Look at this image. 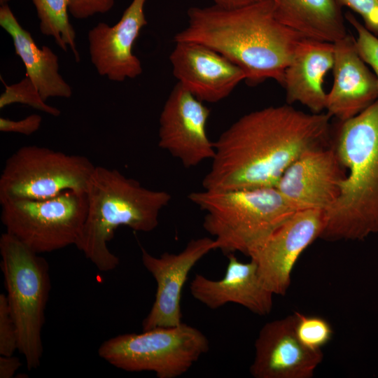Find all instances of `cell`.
Listing matches in <instances>:
<instances>
[{"instance_id":"cell-1","label":"cell","mask_w":378,"mask_h":378,"mask_svg":"<svg viewBox=\"0 0 378 378\" xmlns=\"http://www.w3.org/2000/svg\"><path fill=\"white\" fill-rule=\"evenodd\" d=\"M330 115L307 113L290 104L268 106L240 117L214 142L204 190L275 187L307 150L331 140Z\"/></svg>"},{"instance_id":"cell-2","label":"cell","mask_w":378,"mask_h":378,"mask_svg":"<svg viewBox=\"0 0 378 378\" xmlns=\"http://www.w3.org/2000/svg\"><path fill=\"white\" fill-rule=\"evenodd\" d=\"M188 25L174 41L200 43L240 67L245 81L255 85L273 79L282 85L286 69L304 37L280 22L270 0L236 8L193 6Z\"/></svg>"},{"instance_id":"cell-3","label":"cell","mask_w":378,"mask_h":378,"mask_svg":"<svg viewBox=\"0 0 378 378\" xmlns=\"http://www.w3.org/2000/svg\"><path fill=\"white\" fill-rule=\"evenodd\" d=\"M331 142L349 172L337 199L324 211L320 238L363 240L378 233V99L356 116L337 120Z\"/></svg>"},{"instance_id":"cell-4","label":"cell","mask_w":378,"mask_h":378,"mask_svg":"<svg viewBox=\"0 0 378 378\" xmlns=\"http://www.w3.org/2000/svg\"><path fill=\"white\" fill-rule=\"evenodd\" d=\"M85 194L87 216L75 246L101 272L112 271L120 263L108 248L116 229L153 230L172 198L166 191L146 188L118 170L102 166L95 167Z\"/></svg>"},{"instance_id":"cell-5","label":"cell","mask_w":378,"mask_h":378,"mask_svg":"<svg viewBox=\"0 0 378 378\" xmlns=\"http://www.w3.org/2000/svg\"><path fill=\"white\" fill-rule=\"evenodd\" d=\"M205 212L204 230L217 249L248 256L297 211L276 187L232 190H204L188 195Z\"/></svg>"},{"instance_id":"cell-6","label":"cell","mask_w":378,"mask_h":378,"mask_svg":"<svg viewBox=\"0 0 378 378\" xmlns=\"http://www.w3.org/2000/svg\"><path fill=\"white\" fill-rule=\"evenodd\" d=\"M0 255L6 298L18 330V350L27 369H36L43 355L41 331L51 287L49 265L6 232L0 237Z\"/></svg>"},{"instance_id":"cell-7","label":"cell","mask_w":378,"mask_h":378,"mask_svg":"<svg viewBox=\"0 0 378 378\" xmlns=\"http://www.w3.org/2000/svg\"><path fill=\"white\" fill-rule=\"evenodd\" d=\"M209 349V342L203 332L181 323L111 337L100 345L98 354L125 371H150L159 378H176Z\"/></svg>"},{"instance_id":"cell-8","label":"cell","mask_w":378,"mask_h":378,"mask_svg":"<svg viewBox=\"0 0 378 378\" xmlns=\"http://www.w3.org/2000/svg\"><path fill=\"white\" fill-rule=\"evenodd\" d=\"M95 167L85 156L22 146L6 160L0 176V203L48 199L69 190L85 192Z\"/></svg>"},{"instance_id":"cell-9","label":"cell","mask_w":378,"mask_h":378,"mask_svg":"<svg viewBox=\"0 0 378 378\" xmlns=\"http://www.w3.org/2000/svg\"><path fill=\"white\" fill-rule=\"evenodd\" d=\"M0 204L6 232L38 254L76 245L88 210L85 192L72 190L48 199Z\"/></svg>"},{"instance_id":"cell-10","label":"cell","mask_w":378,"mask_h":378,"mask_svg":"<svg viewBox=\"0 0 378 378\" xmlns=\"http://www.w3.org/2000/svg\"><path fill=\"white\" fill-rule=\"evenodd\" d=\"M324 223L323 210H298L251 254L262 284L274 295L286 293L294 265L302 252L321 237Z\"/></svg>"},{"instance_id":"cell-11","label":"cell","mask_w":378,"mask_h":378,"mask_svg":"<svg viewBox=\"0 0 378 378\" xmlns=\"http://www.w3.org/2000/svg\"><path fill=\"white\" fill-rule=\"evenodd\" d=\"M210 109L177 83L167 97L159 118L158 146L186 168L212 159L214 142L207 135Z\"/></svg>"},{"instance_id":"cell-12","label":"cell","mask_w":378,"mask_h":378,"mask_svg":"<svg viewBox=\"0 0 378 378\" xmlns=\"http://www.w3.org/2000/svg\"><path fill=\"white\" fill-rule=\"evenodd\" d=\"M329 144L304 151L286 169L275 186L298 210L326 211L340 195L346 174Z\"/></svg>"},{"instance_id":"cell-13","label":"cell","mask_w":378,"mask_h":378,"mask_svg":"<svg viewBox=\"0 0 378 378\" xmlns=\"http://www.w3.org/2000/svg\"><path fill=\"white\" fill-rule=\"evenodd\" d=\"M215 249L216 242L209 237L192 239L180 253L165 252L159 257L141 248L143 265L157 283L155 300L142 322L143 330L182 323L181 292L188 274L201 258Z\"/></svg>"},{"instance_id":"cell-14","label":"cell","mask_w":378,"mask_h":378,"mask_svg":"<svg viewBox=\"0 0 378 378\" xmlns=\"http://www.w3.org/2000/svg\"><path fill=\"white\" fill-rule=\"evenodd\" d=\"M169 61L177 83L202 102H218L246 80L240 67L200 43L175 42Z\"/></svg>"},{"instance_id":"cell-15","label":"cell","mask_w":378,"mask_h":378,"mask_svg":"<svg viewBox=\"0 0 378 378\" xmlns=\"http://www.w3.org/2000/svg\"><path fill=\"white\" fill-rule=\"evenodd\" d=\"M146 0H132L119 21L110 26L99 22L88 34L90 60L97 73L114 82L135 78L143 71L133 46L147 24Z\"/></svg>"},{"instance_id":"cell-16","label":"cell","mask_w":378,"mask_h":378,"mask_svg":"<svg viewBox=\"0 0 378 378\" xmlns=\"http://www.w3.org/2000/svg\"><path fill=\"white\" fill-rule=\"evenodd\" d=\"M295 314L267 323L255 342L250 372L255 378H310L322 351L305 346L295 332Z\"/></svg>"},{"instance_id":"cell-17","label":"cell","mask_w":378,"mask_h":378,"mask_svg":"<svg viewBox=\"0 0 378 378\" xmlns=\"http://www.w3.org/2000/svg\"><path fill=\"white\" fill-rule=\"evenodd\" d=\"M333 83L326 110L338 121L351 118L378 99V81L359 55L356 38L347 34L334 43Z\"/></svg>"},{"instance_id":"cell-18","label":"cell","mask_w":378,"mask_h":378,"mask_svg":"<svg viewBox=\"0 0 378 378\" xmlns=\"http://www.w3.org/2000/svg\"><path fill=\"white\" fill-rule=\"evenodd\" d=\"M228 264L223 278L209 279L197 274L190 284L192 297L211 309L227 303L239 304L253 313H270L274 294L262 284L256 263L242 262L233 253L227 255Z\"/></svg>"},{"instance_id":"cell-19","label":"cell","mask_w":378,"mask_h":378,"mask_svg":"<svg viewBox=\"0 0 378 378\" xmlns=\"http://www.w3.org/2000/svg\"><path fill=\"white\" fill-rule=\"evenodd\" d=\"M334 59L333 43L303 38L284 72L282 86L287 104L299 102L314 113L326 109L327 93L323 84Z\"/></svg>"},{"instance_id":"cell-20","label":"cell","mask_w":378,"mask_h":378,"mask_svg":"<svg viewBox=\"0 0 378 378\" xmlns=\"http://www.w3.org/2000/svg\"><path fill=\"white\" fill-rule=\"evenodd\" d=\"M0 26L10 36L15 54L27 76L46 102L50 97L70 98L71 87L59 72L57 55L48 46L38 47L31 34L19 23L8 4L0 7Z\"/></svg>"},{"instance_id":"cell-21","label":"cell","mask_w":378,"mask_h":378,"mask_svg":"<svg viewBox=\"0 0 378 378\" xmlns=\"http://www.w3.org/2000/svg\"><path fill=\"white\" fill-rule=\"evenodd\" d=\"M276 19L305 38L335 43L348 34L335 0H270Z\"/></svg>"},{"instance_id":"cell-22","label":"cell","mask_w":378,"mask_h":378,"mask_svg":"<svg viewBox=\"0 0 378 378\" xmlns=\"http://www.w3.org/2000/svg\"><path fill=\"white\" fill-rule=\"evenodd\" d=\"M39 20L41 32L54 38L64 51L71 48L76 62L80 60L76 45V31L69 18V0H31Z\"/></svg>"},{"instance_id":"cell-23","label":"cell","mask_w":378,"mask_h":378,"mask_svg":"<svg viewBox=\"0 0 378 378\" xmlns=\"http://www.w3.org/2000/svg\"><path fill=\"white\" fill-rule=\"evenodd\" d=\"M13 104L27 105L55 117L59 116L61 113L59 109L46 104L27 76L16 83L6 85L4 92L0 96V108L3 109Z\"/></svg>"},{"instance_id":"cell-24","label":"cell","mask_w":378,"mask_h":378,"mask_svg":"<svg viewBox=\"0 0 378 378\" xmlns=\"http://www.w3.org/2000/svg\"><path fill=\"white\" fill-rule=\"evenodd\" d=\"M295 314V332L300 341L307 348L320 351L328 344L332 336L330 324L318 316Z\"/></svg>"},{"instance_id":"cell-25","label":"cell","mask_w":378,"mask_h":378,"mask_svg":"<svg viewBox=\"0 0 378 378\" xmlns=\"http://www.w3.org/2000/svg\"><path fill=\"white\" fill-rule=\"evenodd\" d=\"M345 18L357 33L356 46L362 59L369 64L374 71L378 81V38L363 25L350 12Z\"/></svg>"},{"instance_id":"cell-26","label":"cell","mask_w":378,"mask_h":378,"mask_svg":"<svg viewBox=\"0 0 378 378\" xmlns=\"http://www.w3.org/2000/svg\"><path fill=\"white\" fill-rule=\"evenodd\" d=\"M18 349V335L6 295L0 294V355L12 356Z\"/></svg>"},{"instance_id":"cell-27","label":"cell","mask_w":378,"mask_h":378,"mask_svg":"<svg viewBox=\"0 0 378 378\" xmlns=\"http://www.w3.org/2000/svg\"><path fill=\"white\" fill-rule=\"evenodd\" d=\"M341 6H346L359 14L364 26L378 36V0H335Z\"/></svg>"},{"instance_id":"cell-28","label":"cell","mask_w":378,"mask_h":378,"mask_svg":"<svg viewBox=\"0 0 378 378\" xmlns=\"http://www.w3.org/2000/svg\"><path fill=\"white\" fill-rule=\"evenodd\" d=\"M115 0H69V12L76 19L84 20L108 12Z\"/></svg>"},{"instance_id":"cell-29","label":"cell","mask_w":378,"mask_h":378,"mask_svg":"<svg viewBox=\"0 0 378 378\" xmlns=\"http://www.w3.org/2000/svg\"><path fill=\"white\" fill-rule=\"evenodd\" d=\"M41 122V116L35 113L29 115L26 118L18 120L1 117L0 131L31 135L40 128Z\"/></svg>"},{"instance_id":"cell-30","label":"cell","mask_w":378,"mask_h":378,"mask_svg":"<svg viewBox=\"0 0 378 378\" xmlns=\"http://www.w3.org/2000/svg\"><path fill=\"white\" fill-rule=\"evenodd\" d=\"M22 365L20 359L12 356H0V378H11Z\"/></svg>"},{"instance_id":"cell-31","label":"cell","mask_w":378,"mask_h":378,"mask_svg":"<svg viewBox=\"0 0 378 378\" xmlns=\"http://www.w3.org/2000/svg\"><path fill=\"white\" fill-rule=\"evenodd\" d=\"M214 4L224 8H236L254 3L259 0H212Z\"/></svg>"},{"instance_id":"cell-32","label":"cell","mask_w":378,"mask_h":378,"mask_svg":"<svg viewBox=\"0 0 378 378\" xmlns=\"http://www.w3.org/2000/svg\"><path fill=\"white\" fill-rule=\"evenodd\" d=\"M10 0H0L1 6H4L8 4Z\"/></svg>"}]
</instances>
